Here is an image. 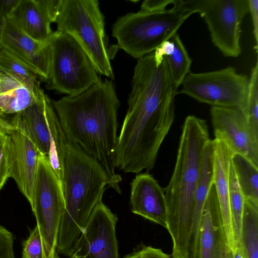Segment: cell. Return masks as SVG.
<instances>
[{"instance_id": "6da1fadb", "label": "cell", "mask_w": 258, "mask_h": 258, "mask_svg": "<svg viewBox=\"0 0 258 258\" xmlns=\"http://www.w3.org/2000/svg\"><path fill=\"white\" fill-rule=\"evenodd\" d=\"M177 89L165 57L159 66L153 52L138 59L128 108L118 136L116 168L138 174L154 168L175 118Z\"/></svg>"}, {"instance_id": "7a4b0ae2", "label": "cell", "mask_w": 258, "mask_h": 258, "mask_svg": "<svg viewBox=\"0 0 258 258\" xmlns=\"http://www.w3.org/2000/svg\"><path fill=\"white\" fill-rule=\"evenodd\" d=\"M51 103L68 141L97 160L108 177V187L121 194L122 178L115 171L120 102L112 81L99 78L84 92Z\"/></svg>"}, {"instance_id": "3957f363", "label": "cell", "mask_w": 258, "mask_h": 258, "mask_svg": "<svg viewBox=\"0 0 258 258\" xmlns=\"http://www.w3.org/2000/svg\"><path fill=\"white\" fill-rule=\"evenodd\" d=\"M205 120L187 116L182 125L174 169L164 188L166 229L172 240V258H187L191 235L195 196L204 152L210 140Z\"/></svg>"}, {"instance_id": "277c9868", "label": "cell", "mask_w": 258, "mask_h": 258, "mask_svg": "<svg viewBox=\"0 0 258 258\" xmlns=\"http://www.w3.org/2000/svg\"><path fill=\"white\" fill-rule=\"evenodd\" d=\"M64 201L56 251L69 256L97 204L101 200L108 177L101 165L81 147L68 141L61 181Z\"/></svg>"}, {"instance_id": "5b68a950", "label": "cell", "mask_w": 258, "mask_h": 258, "mask_svg": "<svg viewBox=\"0 0 258 258\" xmlns=\"http://www.w3.org/2000/svg\"><path fill=\"white\" fill-rule=\"evenodd\" d=\"M175 0L173 7L162 11L140 10L119 17L112 27L117 46L134 58L139 59L154 52L169 39L194 13Z\"/></svg>"}, {"instance_id": "8992f818", "label": "cell", "mask_w": 258, "mask_h": 258, "mask_svg": "<svg viewBox=\"0 0 258 258\" xmlns=\"http://www.w3.org/2000/svg\"><path fill=\"white\" fill-rule=\"evenodd\" d=\"M57 31L71 36L89 57L98 74L114 79L106 39L104 17L97 0H62Z\"/></svg>"}, {"instance_id": "52a82bcc", "label": "cell", "mask_w": 258, "mask_h": 258, "mask_svg": "<svg viewBox=\"0 0 258 258\" xmlns=\"http://www.w3.org/2000/svg\"><path fill=\"white\" fill-rule=\"evenodd\" d=\"M49 42L51 61L47 89L76 95L98 81L100 77L89 57L71 36L56 31Z\"/></svg>"}, {"instance_id": "ba28073f", "label": "cell", "mask_w": 258, "mask_h": 258, "mask_svg": "<svg viewBox=\"0 0 258 258\" xmlns=\"http://www.w3.org/2000/svg\"><path fill=\"white\" fill-rule=\"evenodd\" d=\"M30 205L40 233L43 258H59L56 245L64 201L61 182L43 155L38 160Z\"/></svg>"}, {"instance_id": "9c48e42d", "label": "cell", "mask_w": 258, "mask_h": 258, "mask_svg": "<svg viewBox=\"0 0 258 258\" xmlns=\"http://www.w3.org/2000/svg\"><path fill=\"white\" fill-rule=\"evenodd\" d=\"M181 3L203 18L212 42L224 56L240 55V25L249 12L248 0H182Z\"/></svg>"}, {"instance_id": "30bf717a", "label": "cell", "mask_w": 258, "mask_h": 258, "mask_svg": "<svg viewBox=\"0 0 258 258\" xmlns=\"http://www.w3.org/2000/svg\"><path fill=\"white\" fill-rule=\"evenodd\" d=\"M249 78L232 67L195 73L184 78L178 93L212 106L238 107L244 110L248 96Z\"/></svg>"}, {"instance_id": "8fae6325", "label": "cell", "mask_w": 258, "mask_h": 258, "mask_svg": "<svg viewBox=\"0 0 258 258\" xmlns=\"http://www.w3.org/2000/svg\"><path fill=\"white\" fill-rule=\"evenodd\" d=\"M117 220L116 215L100 201L68 257L119 258L115 232Z\"/></svg>"}, {"instance_id": "7c38bea8", "label": "cell", "mask_w": 258, "mask_h": 258, "mask_svg": "<svg viewBox=\"0 0 258 258\" xmlns=\"http://www.w3.org/2000/svg\"><path fill=\"white\" fill-rule=\"evenodd\" d=\"M211 121L215 138L222 140L233 154H240L258 167V132L238 107L212 106Z\"/></svg>"}, {"instance_id": "4fadbf2b", "label": "cell", "mask_w": 258, "mask_h": 258, "mask_svg": "<svg viewBox=\"0 0 258 258\" xmlns=\"http://www.w3.org/2000/svg\"><path fill=\"white\" fill-rule=\"evenodd\" d=\"M0 128L11 140L13 160L11 177L30 204L38 160L42 154L23 130L1 114Z\"/></svg>"}, {"instance_id": "5bb4252c", "label": "cell", "mask_w": 258, "mask_h": 258, "mask_svg": "<svg viewBox=\"0 0 258 258\" xmlns=\"http://www.w3.org/2000/svg\"><path fill=\"white\" fill-rule=\"evenodd\" d=\"M214 184L205 201L194 258H233Z\"/></svg>"}, {"instance_id": "9a60e30c", "label": "cell", "mask_w": 258, "mask_h": 258, "mask_svg": "<svg viewBox=\"0 0 258 258\" xmlns=\"http://www.w3.org/2000/svg\"><path fill=\"white\" fill-rule=\"evenodd\" d=\"M2 48L25 65L38 77L47 81L51 61L49 39L45 42L37 41L7 20Z\"/></svg>"}, {"instance_id": "2e32d148", "label": "cell", "mask_w": 258, "mask_h": 258, "mask_svg": "<svg viewBox=\"0 0 258 258\" xmlns=\"http://www.w3.org/2000/svg\"><path fill=\"white\" fill-rule=\"evenodd\" d=\"M132 212L166 229L164 188L148 172L137 174L131 182Z\"/></svg>"}, {"instance_id": "e0dca14e", "label": "cell", "mask_w": 258, "mask_h": 258, "mask_svg": "<svg viewBox=\"0 0 258 258\" xmlns=\"http://www.w3.org/2000/svg\"><path fill=\"white\" fill-rule=\"evenodd\" d=\"M214 150L213 184L222 217L224 226L233 250H235L229 200V173L233 153L222 140L215 138Z\"/></svg>"}, {"instance_id": "ac0fdd59", "label": "cell", "mask_w": 258, "mask_h": 258, "mask_svg": "<svg viewBox=\"0 0 258 258\" xmlns=\"http://www.w3.org/2000/svg\"><path fill=\"white\" fill-rule=\"evenodd\" d=\"M50 101L44 93L34 104L9 119L28 135L46 158L49 154L51 139L47 118V106Z\"/></svg>"}, {"instance_id": "d6986e66", "label": "cell", "mask_w": 258, "mask_h": 258, "mask_svg": "<svg viewBox=\"0 0 258 258\" xmlns=\"http://www.w3.org/2000/svg\"><path fill=\"white\" fill-rule=\"evenodd\" d=\"M44 94L16 78L0 71V113L15 115L36 103Z\"/></svg>"}, {"instance_id": "ffe728a7", "label": "cell", "mask_w": 258, "mask_h": 258, "mask_svg": "<svg viewBox=\"0 0 258 258\" xmlns=\"http://www.w3.org/2000/svg\"><path fill=\"white\" fill-rule=\"evenodd\" d=\"M7 20L26 35L38 41H47L53 33L50 22L36 0H21Z\"/></svg>"}, {"instance_id": "44dd1931", "label": "cell", "mask_w": 258, "mask_h": 258, "mask_svg": "<svg viewBox=\"0 0 258 258\" xmlns=\"http://www.w3.org/2000/svg\"><path fill=\"white\" fill-rule=\"evenodd\" d=\"M214 150L213 140H210L207 144L204 150L200 177L195 192L192 227L188 249L191 253L195 252L197 248L204 204L210 188L213 184Z\"/></svg>"}, {"instance_id": "7402d4cb", "label": "cell", "mask_w": 258, "mask_h": 258, "mask_svg": "<svg viewBox=\"0 0 258 258\" xmlns=\"http://www.w3.org/2000/svg\"><path fill=\"white\" fill-rule=\"evenodd\" d=\"M47 118L51 139L49 152L46 159L61 182L63 174V159L68 141L61 127L51 100L47 106Z\"/></svg>"}, {"instance_id": "603a6c76", "label": "cell", "mask_w": 258, "mask_h": 258, "mask_svg": "<svg viewBox=\"0 0 258 258\" xmlns=\"http://www.w3.org/2000/svg\"><path fill=\"white\" fill-rule=\"evenodd\" d=\"M232 163L245 200L258 206V167L238 154L233 155Z\"/></svg>"}, {"instance_id": "cb8c5ba5", "label": "cell", "mask_w": 258, "mask_h": 258, "mask_svg": "<svg viewBox=\"0 0 258 258\" xmlns=\"http://www.w3.org/2000/svg\"><path fill=\"white\" fill-rule=\"evenodd\" d=\"M240 242L247 258H258V206L245 200Z\"/></svg>"}, {"instance_id": "d4e9b609", "label": "cell", "mask_w": 258, "mask_h": 258, "mask_svg": "<svg viewBox=\"0 0 258 258\" xmlns=\"http://www.w3.org/2000/svg\"><path fill=\"white\" fill-rule=\"evenodd\" d=\"M229 200L235 248L240 241L245 198L238 183L234 168L230 164Z\"/></svg>"}, {"instance_id": "484cf974", "label": "cell", "mask_w": 258, "mask_h": 258, "mask_svg": "<svg viewBox=\"0 0 258 258\" xmlns=\"http://www.w3.org/2000/svg\"><path fill=\"white\" fill-rule=\"evenodd\" d=\"M169 39L173 42L174 48L170 55L165 57L174 83L178 88L185 77L190 72L192 59L177 33Z\"/></svg>"}, {"instance_id": "4316f807", "label": "cell", "mask_w": 258, "mask_h": 258, "mask_svg": "<svg viewBox=\"0 0 258 258\" xmlns=\"http://www.w3.org/2000/svg\"><path fill=\"white\" fill-rule=\"evenodd\" d=\"M0 71L16 78L33 89H41L38 76L3 48L0 50Z\"/></svg>"}, {"instance_id": "83f0119b", "label": "cell", "mask_w": 258, "mask_h": 258, "mask_svg": "<svg viewBox=\"0 0 258 258\" xmlns=\"http://www.w3.org/2000/svg\"><path fill=\"white\" fill-rule=\"evenodd\" d=\"M244 112L250 125L258 132V61L249 78L248 96Z\"/></svg>"}, {"instance_id": "f1b7e54d", "label": "cell", "mask_w": 258, "mask_h": 258, "mask_svg": "<svg viewBox=\"0 0 258 258\" xmlns=\"http://www.w3.org/2000/svg\"><path fill=\"white\" fill-rule=\"evenodd\" d=\"M12 161L10 137L0 128V191L7 179L11 177Z\"/></svg>"}, {"instance_id": "f546056e", "label": "cell", "mask_w": 258, "mask_h": 258, "mask_svg": "<svg viewBox=\"0 0 258 258\" xmlns=\"http://www.w3.org/2000/svg\"><path fill=\"white\" fill-rule=\"evenodd\" d=\"M23 258H43V247L37 226L23 243Z\"/></svg>"}, {"instance_id": "4dcf8cb0", "label": "cell", "mask_w": 258, "mask_h": 258, "mask_svg": "<svg viewBox=\"0 0 258 258\" xmlns=\"http://www.w3.org/2000/svg\"><path fill=\"white\" fill-rule=\"evenodd\" d=\"M14 240L12 233L0 225V258H15Z\"/></svg>"}, {"instance_id": "1f68e13d", "label": "cell", "mask_w": 258, "mask_h": 258, "mask_svg": "<svg viewBox=\"0 0 258 258\" xmlns=\"http://www.w3.org/2000/svg\"><path fill=\"white\" fill-rule=\"evenodd\" d=\"M42 12L50 23L56 22L62 0H36Z\"/></svg>"}, {"instance_id": "d6a6232c", "label": "cell", "mask_w": 258, "mask_h": 258, "mask_svg": "<svg viewBox=\"0 0 258 258\" xmlns=\"http://www.w3.org/2000/svg\"><path fill=\"white\" fill-rule=\"evenodd\" d=\"M123 258H171V255L164 252L161 249L144 246Z\"/></svg>"}, {"instance_id": "836d02e7", "label": "cell", "mask_w": 258, "mask_h": 258, "mask_svg": "<svg viewBox=\"0 0 258 258\" xmlns=\"http://www.w3.org/2000/svg\"><path fill=\"white\" fill-rule=\"evenodd\" d=\"M175 0H146L143 2L140 10L146 12H158L166 10L169 4H173Z\"/></svg>"}, {"instance_id": "e575fe53", "label": "cell", "mask_w": 258, "mask_h": 258, "mask_svg": "<svg viewBox=\"0 0 258 258\" xmlns=\"http://www.w3.org/2000/svg\"><path fill=\"white\" fill-rule=\"evenodd\" d=\"M249 12H250L253 25V34L255 45L254 49L258 51V0H248Z\"/></svg>"}, {"instance_id": "d590c367", "label": "cell", "mask_w": 258, "mask_h": 258, "mask_svg": "<svg viewBox=\"0 0 258 258\" xmlns=\"http://www.w3.org/2000/svg\"><path fill=\"white\" fill-rule=\"evenodd\" d=\"M174 48L173 42L170 39L163 42L154 52V57L156 64L159 66L162 62L164 56L171 54Z\"/></svg>"}, {"instance_id": "8d00e7d4", "label": "cell", "mask_w": 258, "mask_h": 258, "mask_svg": "<svg viewBox=\"0 0 258 258\" xmlns=\"http://www.w3.org/2000/svg\"><path fill=\"white\" fill-rule=\"evenodd\" d=\"M21 0H0V15L7 20Z\"/></svg>"}, {"instance_id": "74e56055", "label": "cell", "mask_w": 258, "mask_h": 258, "mask_svg": "<svg viewBox=\"0 0 258 258\" xmlns=\"http://www.w3.org/2000/svg\"><path fill=\"white\" fill-rule=\"evenodd\" d=\"M233 258H247L240 241L235 246Z\"/></svg>"}, {"instance_id": "f35d334b", "label": "cell", "mask_w": 258, "mask_h": 258, "mask_svg": "<svg viewBox=\"0 0 258 258\" xmlns=\"http://www.w3.org/2000/svg\"><path fill=\"white\" fill-rule=\"evenodd\" d=\"M7 20L0 15V50L2 48V42Z\"/></svg>"}, {"instance_id": "ab89813d", "label": "cell", "mask_w": 258, "mask_h": 258, "mask_svg": "<svg viewBox=\"0 0 258 258\" xmlns=\"http://www.w3.org/2000/svg\"><path fill=\"white\" fill-rule=\"evenodd\" d=\"M68 258H72V257H69Z\"/></svg>"}, {"instance_id": "60d3db41", "label": "cell", "mask_w": 258, "mask_h": 258, "mask_svg": "<svg viewBox=\"0 0 258 258\" xmlns=\"http://www.w3.org/2000/svg\"><path fill=\"white\" fill-rule=\"evenodd\" d=\"M0 114H1L0 113Z\"/></svg>"}]
</instances>
